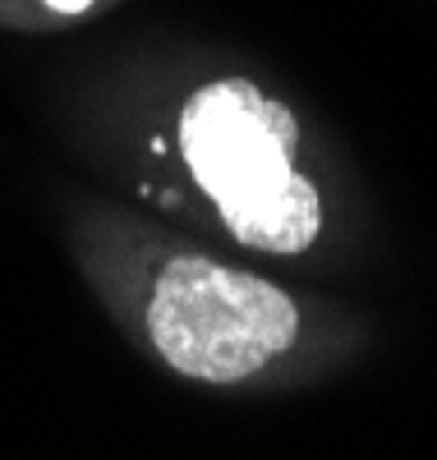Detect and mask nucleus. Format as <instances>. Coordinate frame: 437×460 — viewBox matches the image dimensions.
Here are the masks:
<instances>
[{"label":"nucleus","mask_w":437,"mask_h":460,"mask_svg":"<svg viewBox=\"0 0 437 460\" xmlns=\"http://www.w3.org/2000/svg\"><path fill=\"white\" fill-rule=\"evenodd\" d=\"M180 152L245 249L304 253L323 230V199L299 175V120L254 79H212L180 106Z\"/></svg>","instance_id":"nucleus-1"},{"label":"nucleus","mask_w":437,"mask_h":460,"mask_svg":"<svg viewBox=\"0 0 437 460\" xmlns=\"http://www.w3.org/2000/svg\"><path fill=\"white\" fill-rule=\"evenodd\" d=\"M147 336L184 377L240 382L295 345L299 309L281 286L254 272L180 253L152 286Z\"/></svg>","instance_id":"nucleus-2"},{"label":"nucleus","mask_w":437,"mask_h":460,"mask_svg":"<svg viewBox=\"0 0 437 460\" xmlns=\"http://www.w3.org/2000/svg\"><path fill=\"white\" fill-rule=\"evenodd\" d=\"M42 5H47V10H56V14H84V10L93 5V0H42Z\"/></svg>","instance_id":"nucleus-3"}]
</instances>
